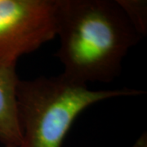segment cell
Listing matches in <instances>:
<instances>
[{
  "label": "cell",
  "mask_w": 147,
  "mask_h": 147,
  "mask_svg": "<svg viewBox=\"0 0 147 147\" xmlns=\"http://www.w3.org/2000/svg\"><path fill=\"white\" fill-rule=\"evenodd\" d=\"M6 147H11V146H6Z\"/></svg>",
  "instance_id": "8992f818"
},
{
  "label": "cell",
  "mask_w": 147,
  "mask_h": 147,
  "mask_svg": "<svg viewBox=\"0 0 147 147\" xmlns=\"http://www.w3.org/2000/svg\"><path fill=\"white\" fill-rule=\"evenodd\" d=\"M16 63L0 61V142L11 147H19L22 142L16 101L20 80Z\"/></svg>",
  "instance_id": "277c9868"
},
{
  "label": "cell",
  "mask_w": 147,
  "mask_h": 147,
  "mask_svg": "<svg viewBox=\"0 0 147 147\" xmlns=\"http://www.w3.org/2000/svg\"><path fill=\"white\" fill-rule=\"evenodd\" d=\"M57 34L63 74L86 84L117 77L141 34L119 1L57 0Z\"/></svg>",
  "instance_id": "6da1fadb"
},
{
  "label": "cell",
  "mask_w": 147,
  "mask_h": 147,
  "mask_svg": "<svg viewBox=\"0 0 147 147\" xmlns=\"http://www.w3.org/2000/svg\"><path fill=\"white\" fill-rule=\"evenodd\" d=\"M131 88L92 91L63 74L19 81L16 88L19 147H61L74 121L89 105L116 96H135Z\"/></svg>",
  "instance_id": "7a4b0ae2"
},
{
  "label": "cell",
  "mask_w": 147,
  "mask_h": 147,
  "mask_svg": "<svg viewBox=\"0 0 147 147\" xmlns=\"http://www.w3.org/2000/svg\"><path fill=\"white\" fill-rule=\"evenodd\" d=\"M57 35V0H0V61L16 62Z\"/></svg>",
  "instance_id": "3957f363"
},
{
  "label": "cell",
  "mask_w": 147,
  "mask_h": 147,
  "mask_svg": "<svg viewBox=\"0 0 147 147\" xmlns=\"http://www.w3.org/2000/svg\"><path fill=\"white\" fill-rule=\"evenodd\" d=\"M120 5L126 11L127 16L136 27L140 34H144L146 29V8H144V3L140 2H127L119 1Z\"/></svg>",
  "instance_id": "5b68a950"
}]
</instances>
